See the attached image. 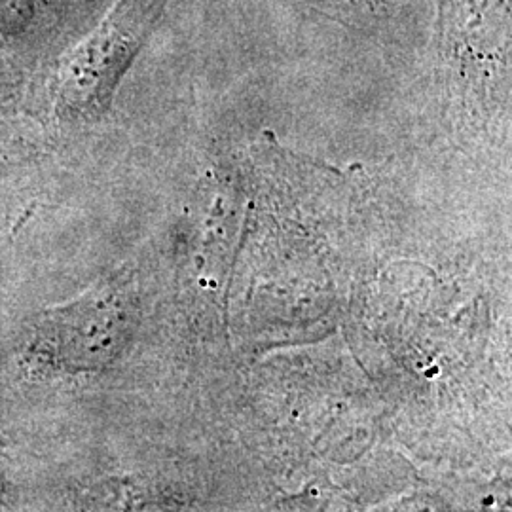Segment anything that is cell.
Returning <instances> with one entry per match:
<instances>
[{
    "label": "cell",
    "instance_id": "6da1fadb",
    "mask_svg": "<svg viewBox=\"0 0 512 512\" xmlns=\"http://www.w3.org/2000/svg\"><path fill=\"white\" fill-rule=\"evenodd\" d=\"M162 8V0H116L107 18L78 44L63 67V107L76 114L107 109L122 74L152 35Z\"/></svg>",
    "mask_w": 512,
    "mask_h": 512
}]
</instances>
